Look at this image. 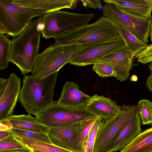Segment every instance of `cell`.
I'll return each mask as SVG.
<instances>
[{
	"label": "cell",
	"mask_w": 152,
	"mask_h": 152,
	"mask_svg": "<svg viewBox=\"0 0 152 152\" xmlns=\"http://www.w3.org/2000/svg\"><path fill=\"white\" fill-rule=\"evenodd\" d=\"M58 72L41 79L24 76L18 100L28 114L36 116L53 102Z\"/></svg>",
	"instance_id": "cell-1"
},
{
	"label": "cell",
	"mask_w": 152,
	"mask_h": 152,
	"mask_svg": "<svg viewBox=\"0 0 152 152\" xmlns=\"http://www.w3.org/2000/svg\"><path fill=\"white\" fill-rule=\"evenodd\" d=\"M42 17L33 20L18 36L12 40L10 62L15 64L24 75L32 72L39 54L41 37L39 26Z\"/></svg>",
	"instance_id": "cell-2"
},
{
	"label": "cell",
	"mask_w": 152,
	"mask_h": 152,
	"mask_svg": "<svg viewBox=\"0 0 152 152\" xmlns=\"http://www.w3.org/2000/svg\"><path fill=\"white\" fill-rule=\"evenodd\" d=\"M121 38L116 24L103 16L93 23L88 24L55 37V45H84Z\"/></svg>",
	"instance_id": "cell-3"
},
{
	"label": "cell",
	"mask_w": 152,
	"mask_h": 152,
	"mask_svg": "<svg viewBox=\"0 0 152 152\" xmlns=\"http://www.w3.org/2000/svg\"><path fill=\"white\" fill-rule=\"evenodd\" d=\"M83 46L53 44L47 47L36 57L31 75L41 79L58 72L69 63Z\"/></svg>",
	"instance_id": "cell-4"
},
{
	"label": "cell",
	"mask_w": 152,
	"mask_h": 152,
	"mask_svg": "<svg viewBox=\"0 0 152 152\" xmlns=\"http://www.w3.org/2000/svg\"><path fill=\"white\" fill-rule=\"evenodd\" d=\"M45 13L43 10L20 7L12 0H0V33L16 37L32 22L33 18Z\"/></svg>",
	"instance_id": "cell-5"
},
{
	"label": "cell",
	"mask_w": 152,
	"mask_h": 152,
	"mask_svg": "<svg viewBox=\"0 0 152 152\" xmlns=\"http://www.w3.org/2000/svg\"><path fill=\"white\" fill-rule=\"evenodd\" d=\"M86 106H69L53 101L36 117L49 128L67 126L97 117L87 110Z\"/></svg>",
	"instance_id": "cell-6"
},
{
	"label": "cell",
	"mask_w": 152,
	"mask_h": 152,
	"mask_svg": "<svg viewBox=\"0 0 152 152\" xmlns=\"http://www.w3.org/2000/svg\"><path fill=\"white\" fill-rule=\"evenodd\" d=\"M94 16L93 14H82L57 10L45 14L41 23L43 27L40 31L46 39L55 38L73 29L88 24Z\"/></svg>",
	"instance_id": "cell-7"
},
{
	"label": "cell",
	"mask_w": 152,
	"mask_h": 152,
	"mask_svg": "<svg viewBox=\"0 0 152 152\" xmlns=\"http://www.w3.org/2000/svg\"><path fill=\"white\" fill-rule=\"evenodd\" d=\"M102 10L103 16L110 19L116 25L125 27L147 45L152 19L141 17L121 10L112 3H106Z\"/></svg>",
	"instance_id": "cell-8"
},
{
	"label": "cell",
	"mask_w": 152,
	"mask_h": 152,
	"mask_svg": "<svg viewBox=\"0 0 152 152\" xmlns=\"http://www.w3.org/2000/svg\"><path fill=\"white\" fill-rule=\"evenodd\" d=\"M137 112L136 106L123 105L112 118L101 121L96 136L94 152H105L113 138L125 124Z\"/></svg>",
	"instance_id": "cell-9"
},
{
	"label": "cell",
	"mask_w": 152,
	"mask_h": 152,
	"mask_svg": "<svg viewBox=\"0 0 152 152\" xmlns=\"http://www.w3.org/2000/svg\"><path fill=\"white\" fill-rule=\"evenodd\" d=\"M125 47V43L121 38L83 45L69 63L80 66L94 64L105 56Z\"/></svg>",
	"instance_id": "cell-10"
},
{
	"label": "cell",
	"mask_w": 152,
	"mask_h": 152,
	"mask_svg": "<svg viewBox=\"0 0 152 152\" xmlns=\"http://www.w3.org/2000/svg\"><path fill=\"white\" fill-rule=\"evenodd\" d=\"M80 123L67 126L49 128L48 136L52 144L74 152H82L77 131Z\"/></svg>",
	"instance_id": "cell-11"
},
{
	"label": "cell",
	"mask_w": 152,
	"mask_h": 152,
	"mask_svg": "<svg viewBox=\"0 0 152 152\" xmlns=\"http://www.w3.org/2000/svg\"><path fill=\"white\" fill-rule=\"evenodd\" d=\"M134 56L126 47L105 56L98 62L111 66L115 73V77L122 81L126 80L129 76L130 71L133 67Z\"/></svg>",
	"instance_id": "cell-12"
},
{
	"label": "cell",
	"mask_w": 152,
	"mask_h": 152,
	"mask_svg": "<svg viewBox=\"0 0 152 152\" xmlns=\"http://www.w3.org/2000/svg\"><path fill=\"white\" fill-rule=\"evenodd\" d=\"M141 123L137 111L121 128L105 152H114L120 150L129 144L142 132Z\"/></svg>",
	"instance_id": "cell-13"
},
{
	"label": "cell",
	"mask_w": 152,
	"mask_h": 152,
	"mask_svg": "<svg viewBox=\"0 0 152 152\" xmlns=\"http://www.w3.org/2000/svg\"><path fill=\"white\" fill-rule=\"evenodd\" d=\"M8 79L7 87L0 96V120L12 115L20 90V77L12 72Z\"/></svg>",
	"instance_id": "cell-14"
},
{
	"label": "cell",
	"mask_w": 152,
	"mask_h": 152,
	"mask_svg": "<svg viewBox=\"0 0 152 152\" xmlns=\"http://www.w3.org/2000/svg\"><path fill=\"white\" fill-rule=\"evenodd\" d=\"M86 108L97 117L106 120L116 115L120 110L121 106L118 105L115 101L95 94L91 96Z\"/></svg>",
	"instance_id": "cell-15"
},
{
	"label": "cell",
	"mask_w": 152,
	"mask_h": 152,
	"mask_svg": "<svg viewBox=\"0 0 152 152\" xmlns=\"http://www.w3.org/2000/svg\"><path fill=\"white\" fill-rule=\"evenodd\" d=\"M78 0H12L19 6L32 9L43 10L46 13L63 8L74 9Z\"/></svg>",
	"instance_id": "cell-16"
},
{
	"label": "cell",
	"mask_w": 152,
	"mask_h": 152,
	"mask_svg": "<svg viewBox=\"0 0 152 152\" xmlns=\"http://www.w3.org/2000/svg\"><path fill=\"white\" fill-rule=\"evenodd\" d=\"M91 96L84 94L75 83L67 81L63 87L58 102L62 105L74 107L86 106Z\"/></svg>",
	"instance_id": "cell-17"
},
{
	"label": "cell",
	"mask_w": 152,
	"mask_h": 152,
	"mask_svg": "<svg viewBox=\"0 0 152 152\" xmlns=\"http://www.w3.org/2000/svg\"><path fill=\"white\" fill-rule=\"evenodd\" d=\"M112 3L121 10L141 17L152 19V0H104Z\"/></svg>",
	"instance_id": "cell-18"
},
{
	"label": "cell",
	"mask_w": 152,
	"mask_h": 152,
	"mask_svg": "<svg viewBox=\"0 0 152 152\" xmlns=\"http://www.w3.org/2000/svg\"><path fill=\"white\" fill-rule=\"evenodd\" d=\"M11 122L13 127L32 131L47 133L49 128L39 122L37 118L28 114L12 115L6 118Z\"/></svg>",
	"instance_id": "cell-19"
},
{
	"label": "cell",
	"mask_w": 152,
	"mask_h": 152,
	"mask_svg": "<svg viewBox=\"0 0 152 152\" xmlns=\"http://www.w3.org/2000/svg\"><path fill=\"white\" fill-rule=\"evenodd\" d=\"M120 152H152V127L142 132Z\"/></svg>",
	"instance_id": "cell-20"
},
{
	"label": "cell",
	"mask_w": 152,
	"mask_h": 152,
	"mask_svg": "<svg viewBox=\"0 0 152 152\" xmlns=\"http://www.w3.org/2000/svg\"><path fill=\"white\" fill-rule=\"evenodd\" d=\"M117 31L124 41L126 47L134 56L146 48V45L137 39L125 27L116 25Z\"/></svg>",
	"instance_id": "cell-21"
},
{
	"label": "cell",
	"mask_w": 152,
	"mask_h": 152,
	"mask_svg": "<svg viewBox=\"0 0 152 152\" xmlns=\"http://www.w3.org/2000/svg\"><path fill=\"white\" fill-rule=\"evenodd\" d=\"M15 137L27 147L38 150L44 152H74L60 148L53 144Z\"/></svg>",
	"instance_id": "cell-22"
},
{
	"label": "cell",
	"mask_w": 152,
	"mask_h": 152,
	"mask_svg": "<svg viewBox=\"0 0 152 152\" xmlns=\"http://www.w3.org/2000/svg\"><path fill=\"white\" fill-rule=\"evenodd\" d=\"M9 132L10 134L16 137L52 144L47 133L34 132L13 127Z\"/></svg>",
	"instance_id": "cell-23"
},
{
	"label": "cell",
	"mask_w": 152,
	"mask_h": 152,
	"mask_svg": "<svg viewBox=\"0 0 152 152\" xmlns=\"http://www.w3.org/2000/svg\"><path fill=\"white\" fill-rule=\"evenodd\" d=\"M12 41L8 36L0 33V69L6 68L10 62Z\"/></svg>",
	"instance_id": "cell-24"
},
{
	"label": "cell",
	"mask_w": 152,
	"mask_h": 152,
	"mask_svg": "<svg viewBox=\"0 0 152 152\" xmlns=\"http://www.w3.org/2000/svg\"><path fill=\"white\" fill-rule=\"evenodd\" d=\"M136 106L137 112L142 124L152 123V102L147 99H141Z\"/></svg>",
	"instance_id": "cell-25"
},
{
	"label": "cell",
	"mask_w": 152,
	"mask_h": 152,
	"mask_svg": "<svg viewBox=\"0 0 152 152\" xmlns=\"http://www.w3.org/2000/svg\"><path fill=\"white\" fill-rule=\"evenodd\" d=\"M98 118H93L80 123L78 127L77 136L78 142L82 148L93 126Z\"/></svg>",
	"instance_id": "cell-26"
},
{
	"label": "cell",
	"mask_w": 152,
	"mask_h": 152,
	"mask_svg": "<svg viewBox=\"0 0 152 152\" xmlns=\"http://www.w3.org/2000/svg\"><path fill=\"white\" fill-rule=\"evenodd\" d=\"M101 120L98 118L93 126L85 142L82 152H94V149Z\"/></svg>",
	"instance_id": "cell-27"
},
{
	"label": "cell",
	"mask_w": 152,
	"mask_h": 152,
	"mask_svg": "<svg viewBox=\"0 0 152 152\" xmlns=\"http://www.w3.org/2000/svg\"><path fill=\"white\" fill-rule=\"evenodd\" d=\"M28 148L11 134L0 140V151L23 149Z\"/></svg>",
	"instance_id": "cell-28"
},
{
	"label": "cell",
	"mask_w": 152,
	"mask_h": 152,
	"mask_svg": "<svg viewBox=\"0 0 152 152\" xmlns=\"http://www.w3.org/2000/svg\"><path fill=\"white\" fill-rule=\"evenodd\" d=\"M93 70L99 76L103 78L116 76L115 73L112 67L106 63L98 62L94 64Z\"/></svg>",
	"instance_id": "cell-29"
},
{
	"label": "cell",
	"mask_w": 152,
	"mask_h": 152,
	"mask_svg": "<svg viewBox=\"0 0 152 152\" xmlns=\"http://www.w3.org/2000/svg\"><path fill=\"white\" fill-rule=\"evenodd\" d=\"M137 61L145 64L152 61V44L139 53L136 56Z\"/></svg>",
	"instance_id": "cell-30"
},
{
	"label": "cell",
	"mask_w": 152,
	"mask_h": 152,
	"mask_svg": "<svg viewBox=\"0 0 152 152\" xmlns=\"http://www.w3.org/2000/svg\"><path fill=\"white\" fill-rule=\"evenodd\" d=\"M83 5L86 9L92 8L102 9L103 8L101 0H81Z\"/></svg>",
	"instance_id": "cell-31"
},
{
	"label": "cell",
	"mask_w": 152,
	"mask_h": 152,
	"mask_svg": "<svg viewBox=\"0 0 152 152\" xmlns=\"http://www.w3.org/2000/svg\"><path fill=\"white\" fill-rule=\"evenodd\" d=\"M0 131H9L13 128L10 121L6 118L0 120Z\"/></svg>",
	"instance_id": "cell-32"
},
{
	"label": "cell",
	"mask_w": 152,
	"mask_h": 152,
	"mask_svg": "<svg viewBox=\"0 0 152 152\" xmlns=\"http://www.w3.org/2000/svg\"><path fill=\"white\" fill-rule=\"evenodd\" d=\"M9 81L8 78L5 79L0 78V96L3 93L7 86Z\"/></svg>",
	"instance_id": "cell-33"
},
{
	"label": "cell",
	"mask_w": 152,
	"mask_h": 152,
	"mask_svg": "<svg viewBox=\"0 0 152 152\" xmlns=\"http://www.w3.org/2000/svg\"><path fill=\"white\" fill-rule=\"evenodd\" d=\"M146 85L148 89L152 92V72L147 78Z\"/></svg>",
	"instance_id": "cell-34"
},
{
	"label": "cell",
	"mask_w": 152,
	"mask_h": 152,
	"mask_svg": "<svg viewBox=\"0 0 152 152\" xmlns=\"http://www.w3.org/2000/svg\"><path fill=\"white\" fill-rule=\"evenodd\" d=\"M31 149L30 148L23 149H16L8 151H0V152H30Z\"/></svg>",
	"instance_id": "cell-35"
},
{
	"label": "cell",
	"mask_w": 152,
	"mask_h": 152,
	"mask_svg": "<svg viewBox=\"0 0 152 152\" xmlns=\"http://www.w3.org/2000/svg\"><path fill=\"white\" fill-rule=\"evenodd\" d=\"M10 134L9 131L3 132L0 131V140L8 136Z\"/></svg>",
	"instance_id": "cell-36"
},
{
	"label": "cell",
	"mask_w": 152,
	"mask_h": 152,
	"mask_svg": "<svg viewBox=\"0 0 152 152\" xmlns=\"http://www.w3.org/2000/svg\"><path fill=\"white\" fill-rule=\"evenodd\" d=\"M150 37L151 41L152 42V21L151 23L150 27Z\"/></svg>",
	"instance_id": "cell-37"
},
{
	"label": "cell",
	"mask_w": 152,
	"mask_h": 152,
	"mask_svg": "<svg viewBox=\"0 0 152 152\" xmlns=\"http://www.w3.org/2000/svg\"><path fill=\"white\" fill-rule=\"evenodd\" d=\"M150 64H149L148 66L150 69L151 72H152V61L149 63Z\"/></svg>",
	"instance_id": "cell-38"
},
{
	"label": "cell",
	"mask_w": 152,
	"mask_h": 152,
	"mask_svg": "<svg viewBox=\"0 0 152 152\" xmlns=\"http://www.w3.org/2000/svg\"><path fill=\"white\" fill-rule=\"evenodd\" d=\"M31 148L33 152H44L40 150H38L34 149L32 148Z\"/></svg>",
	"instance_id": "cell-39"
},
{
	"label": "cell",
	"mask_w": 152,
	"mask_h": 152,
	"mask_svg": "<svg viewBox=\"0 0 152 152\" xmlns=\"http://www.w3.org/2000/svg\"><path fill=\"white\" fill-rule=\"evenodd\" d=\"M30 152H33V151H32V150H31V151Z\"/></svg>",
	"instance_id": "cell-40"
}]
</instances>
